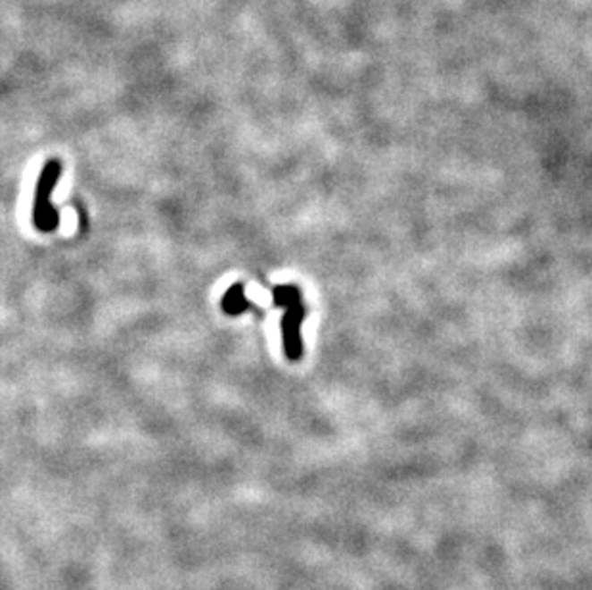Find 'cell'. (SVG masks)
<instances>
[{
	"instance_id": "1",
	"label": "cell",
	"mask_w": 592,
	"mask_h": 590,
	"mask_svg": "<svg viewBox=\"0 0 592 590\" xmlns=\"http://www.w3.org/2000/svg\"><path fill=\"white\" fill-rule=\"evenodd\" d=\"M62 161L58 157L47 159V164L40 169V174L35 186L33 199V224L40 232H54L60 226V211L50 204V196L62 179Z\"/></svg>"
},
{
	"instance_id": "2",
	"label": "cell",
	"mask_w": 592,
	"mask_h": 590,
	"mask_svg": "<svg viewBox=\"0 0 592 590\" xmlns=\"http://www.w3.org/2000/svg\"><path fill=\"white\" fill-rule=\"evenodd\" d=\"M303 318H305L303 299L286 307V313L282 316V341H284V353L290 360H298L303 351V343H301Z\"/></svg>"
},
{
	"instance_id": "3",
	"label": "cell",
	"mask_w": 592,
	"mask_h": 590,
	"mask_svg": "<svg viewBox=\"0 0 592 590\" xmlns=\"http://www.w3.org/2000/svg\"><path fill=\"white\" fill-rule=\"evenodd\" d=\"M221 307H223V311L226 315H231V316L246 313L248 308L253 307L246 298V288H244V284H241V282H236L234 286H231L226 290V293L223 295Z\"/></svg>"
},
{
	"instance_id": "4",
	"label": "cell",
	"mask_w": 592,
	"mask_h": 590,
	"mask_svg": "<svg viewBox=\"0 0 592 590\" xmlns=\"http://www.w3.org/2000/svg\"><path fill=\"white\" fill-rule=\"evenodd\" d=\"M298 301H301V291L295 286H276L275 288V305L286 308Z\"/></svg>"
}]
</instances>
